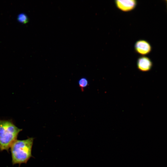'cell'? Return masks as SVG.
<instances>
[{
	"instance_id": "7a4b0ae2",
	"label": "cell",
	"mask_w": 167,
	"mask_h": 167,
	"mask_svg": "<svg viewBox=\"0 0 167 167\" xmlns=\"http://www.w3.org/2000/svg\"><path fill=\"white\" fill-rule=\"evenodd\" d=\"M22 130L17 127L12 121L0 120V150L8 151Z\"/></svg>"
},
{
	"instance_id": "52a82bcc",
	"label": "cell",
	"mask_w": 167,
	"mask_h": 167,
	"mask_svg": "<svg viewBox=\"0 0 167 167\" xmlns=\"http://www.w3.org/2000/svg\"><path fill=\"white\" fill-rule=\"evenodd\" d=\"M18 20L20 22L25 23L28 22L27 16L24 14H21L19 15L17 18Z\"/></svg>"
},
{
	"instance_id": "5b68a950",
	"label": "cell",
	"mask_w": 167,
	"mask_h": 167,
	"mask_svg": "<svg viewBox=\"0 0 167 167\" xmlns=\"http://www.w3.org/2000/svg\"><path fill=\"white\" fill-rule=\"evenodd\" d=\"M137 65V68L139 71L142 72H147L151 70L153 63L149 58L142 56L138 58Z\"/></svg>"
},
{
	"instance_id": "277c9868",
	"label": "cell",
	"mask_w": 167,
	"mask_h": 167,
	"mask_svg": "<svg viewBox=\"0 0 167 167\" xmlns=\"http://www.w3.org/2000/svg\"><path fill=\"white\" fill-rule=\"evenodd\" d=\"M115 3L119 9L124 12L133 10L137 3L136 1L135 0H117L115 1Z\"/></svg>"
},
{
	"instance_id": "ba28073f",
	"label": "cell",
	"mask_w": 167,
	"mask_h": 167,
	"mask_svg": "<svg viewBox=\"0 0 167 167\" xmlns=\"http://www.w3.org/2000/svg\"><path fill=\"white\" fill-rule=\"evenodd\" d=\"M165 1L166 3L167 9V0H165Z\"/></svg>"
},
{
	"instance_id": "6da1fadb",
	"label": "cell",
	"mask_w": 167,
	"mask_h": 167,
	"mask_svg": "<svg viewBox=\"0 0 167 167\" xmlns=\"http://www.w3.org/2000/svg\"><path fill=\"white\" fill-rule=\"evenodd\" d=\"M34 138L16 140L11 147L13 165L26 163L32 156V150Z\"/></svg>"
},
{
	"instance_id": "8992f818",
	"label": "cell",
	"mask_w": 167,
	"mask_h": 167,
	"mask_svg": "<svg viewBox=\"0 0 167 167\" xmlns=\"http://www.w3.org/2000/svg\"><path fill=\"white\" fill-rule=\"evenodd\" d=\"M78 84L81 91L83 92L84 89L88 85V81L86 78L82 77L79 80Z\"/></svg>"
},
{
	"instance_id": "3957f363",
	"label": "cell",
	"mask_w": 167,
	"mask_h": 167,
	"mask_svg": "<svg viewBox=\"0 0 167 167\" xmlns=\"http://www.w3.org/2000/svg\"><path fill=\"white\" fill-rule=\"evenodd\" d=\"M135 51L142 55H145L150 53L152 50V47L150 43L144 40L137 41L135 44Z\"/></svg>"
}]
</instances>
